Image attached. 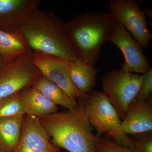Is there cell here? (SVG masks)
I'll use <instances>...</instances> for the list:
<instances>
[{"mask_svg":"<svg viewBox=\"0 0 152 152\" xmlns=\"http://www.w3.org/2000/svg\"><path fill=\"white\" fill-rule=\"evenodd\" d=\"M42 76L29 51L0 69V100L32 86Z\"/></svg>","mask_w":152,"mask_h":152,"instance_id":"8992f818","label":"cell"},{"mask_svg":"<svg viewBox=\"0 0 152 152\" xmlns=\"http://www.w3.org/2000/svg\"><path fill=\"white\" fill-rule=\"evenodd\" d=\"M117 23L110 12L87 11L66 23L78 58L94 66Z\"/></svg>","mask_w":152,"mask_h":152,"instance_id":"3957f363","label":"cell"},{"mask_svg":"<svg viewBox=\"0 0 152 152\" xmlns=\"http://www.w3.org/2000/svg\"><path fill=\"white\" fill-rule=\"evenodd\" d=\"M143 80L134 100L146 101L152 98V69L145 73Z\"/></svg>","mask_w":152,"mask_h":152,"instance_id":"44dd1931","label":"cell"},{"mask_svg":"<svg viewBox=\"0 0 152 152\" xmlns=\"http://www.w3.org/2000/svg\"><path fill=\"white\" fill-rule=\"evenodd\" d=\"M90 124L96 131V135L105 134L121 146L135 150L130 137L122 129V121L115 109L103 92L93 91L80 99Z\"/></svg>","mask_w":152,"mask_h":152,"instance_id":"277c9868","label":"cell"},{"mask_svg":"<svg viewBox=\"0 0 152 152\" xmlns=\"http://www.w3.org/2000/svg\"><path fill=\"white\" fill-rule=\"evenodd\" d=\"M137 152H152V132L139 134L130 137Z\"/></svg>","mask_w":152,"mask_h":152,"instance_id":"ffe728a7","label":"cell"},{"mask_svg":"<svg viewBox=\"0 0 152 152\" xmlns=\"http://www.w3.org/2000/svg\"><path fill=\"white\" fill-rule=\"evenodd\" d=\"M41 3V0H0V30L20 31L30 14Z\"/></svg>","mask_w":152,"mask_h":152,"instance_id":"8fae6325","label":"cell"},{"mask_svg":"<svg viewBox=\"0 0 152 152\" xmlns=\"http://www.w3.org/2000/svg\"><path fill=\"white\" fill-rule=\"evenodd\" d=\"M144 75L127 72L120 68L106 72L103 76V92L113 106L121 120L124 118L128 107L141 86Z\"/></svg>","mask_w":152,"mask_h":152,"instance_id":"5b68a950","label":"cell"},{"mask_svg":"<svg viewBox=\"0 0 152 152\" xmlns=\"http://www.w3.org/2000/svg\"><path fill=\"white\" fill-rule=\"evenodd\" d=\"M97 74V69L94 66L80 59L71 64L69 75L71 80L84 97L94 88Z\"/></svg>","mask_w":152,"mask_h":152,"instance_id":"5bb4252c","label":"cell"},{"mask_svg":"<svg viewBox=\"0 0 152 152\" xmlns=\"http://www.w3.org/2000/svg\"><path fill=\"white\" fill-rule=\"evenodd\" d=\"M32 87L55 104L62 106L67 110L74 111L78 107L79 102L44 76L40 78Z\"/></svg>","mask_w":152,"mask_h":152,"instance_id":"9a60e30c","label":"cell"},{"mask_svg":"<svg viewBox=\"0 0 152 152\" xmlns=\"http://www.w3.org/2000/svg\"><path fill=\"white\" fill-rule=\"evenodd\" d=\"M30 50L20 31L10 33L0 30V55L11 62Z\"/></svg>","mask_w":152,"mask_h":152,"instance_id":"2e32d148","label":"cell"},{"mask_svg":"<svg viewBox=\"0 0 152 152\" xmlns=\"http://www.w3.org/2000/svg\"><path fill=\"white\" fill-rule=\"evenodd\" d=\"M20 31L33 53L70 64L78 58L66 23L53 13L37 8Z\"/></svg>","mask_w":152,"mask_h":152,"instance_id":"6da1fadb","label":"cell"},{"mask_svg":"<svg viewBox=\"0 0 152 152\" xmlns=\"http://www.w3.org/2000/svg\"><path fill=\"white\" fill-rule=\"evenodd\" d=\"M53 145L40 122L39 118L25 115L21 134L11 152H60Z\"/></svg>","mask_w":152,"mask_h":152,"instance_id":"30bf717a","label":"cell"},{"mask_svg":"<svg viewBox=\"0 0 152 152\" xmlns=\"http://www.w3.org/2000/svg\"><path fill=\"white\" fill-rule=\"evenodd\" d=\"M20 93L0 100V119L25 116Z\"/></svg>","mask_w":152,"mask_h":152,"instance_id":"ac0fdd59","label":"cell"},{"mask_svg":"<svg viewBox=\"0 0 152 152\" xmlns=\"http://www.w3.org/2000/svg\"><path fill=\"white\" fill-rule=\"evenodd\" d=\"M7 64V63L6 62L4 59L3 58V57L0 55V69H1L3 67L6 65Z\"/></svg>","mask_w":152,"mask_h":152,"instance_id":"603a6c76","label":"cell"},{"mask_svg":"<svg viewBox=\"0 0 152 152\" xmlns=\"http://www.w3.org/2000/svg\"><path fill=\"white\" fill-rule=\"evenodd\" d=\"M77 109L56 112L39 118L40 122L53 145L69 152H98L97 136L93 133L79 100Z\"/></svg>","mask_w":152,"mask_h":152,"instance_id":"7a4b0ae2","label":"cell"},{"mask_svg":"<svg viewBox=\"0 0 152 152\" xmlns=\"http://www.w3.org/2000/svg\"><path fill=\"white\" fill-rule=\"evenodd\" d=\"M24 116L0 119V152H11L21 134Z\"/></svg>","mask_w":152,"mask_h":152,"instance_id":"e0dca14e","label":"cell"},{"mask_svg":"<svg viewBox=\"0 0 152 152\" xmlns=\"http://www.w3.org/2000/svg\"><path fill=\"white\" fill-rule=\"evenodd\" d=\"M33 59L42 75L62 89L71 98L75 100L85 98L71 80L70 63L35 53H33Z\"/></svg>","mask_w":152,"mask_h":152,"instance_id":"9c48e42d","label":"cell"},{"mask_svg":"<svg viewBox=\"0 0 152 152\" xmlns=\"http://www.w3.org/2000/svg\"><path fill=\"white\" fill-rule=\"evenodd\" d=\"M121 126L127 135L152 132V98L146 101L134 100L122 120Z\"/></svg>","mask_w":152,"mask_h":152,"instance_id":"7c38bea8","label":"cell"},{"mask_svg":"<svg viewBox=\"0 0 152 152\" xmlns=\"http://www.w3.org/2000/svg\"><path fill=\"white\" fill-rule=\"evenodd\" d=\"M145 14L148 17L150 23L151 22V24L152 25V8L145 9Z\"/></svg>","mask_w":152,"mask_h":152,"instance_id":"7402d4cb","label":"cell"},{"mask_svg":"<svg viewBox=\"0 0 152 152\" xmlns=\"http://www.w3.org/2000/svg\"><path fill=\"white\" fill-rule=\"evenodd\" d=\"M20 98L25 114L40 118L56 113L58 107L32 87L20 92Z\"/></svg>","mask_w":152,"mask_h":152,"instance_id":"4fadbf2b","label":"cell"},{"mask_svg":"<svg viewBox=\"0 0 152 152\" xmlns=\"http://www.w3.org/2000/svg\"><path fill=\"white\" fill-rule=\"evenodd\" d=\"M109 41L115 44L122 53L124 63L122 64L121 69L123 71L143 75L152 69L142 47L123 26L117 22Z\"/></svg>","mask_w":152,"mask_h":152,"instance_id":"ba28073f","label":"cell"},{"mask_svg":"<svg viewBox=\"0 0 152 152\" xmlns=\"http://www.w3.org/2000/svg\"><path fill=\"white\" fill-rule=\"evenodd\" d=\"M96 148L98 152H137L135 150L121 146L107 137H98Z\"/></svg>","mask_w":152,"mask_h":152,"instance_id":"d6986e66","label":"cell"},{"mask_svg":"<svg viewBox=\"0 0 152 152\" xmlns=\"http://www.w3.org/2000/svg\"><path fill=\"white\" fill-rule=\"evenodd\" d=\"M110 12L145 50L148 48L152 34L148 27L145 12L135 0H111Z\"/></svg>","mask_w":152,"mask_h":152,"instance_id":"52a82bcc","label":"cell"}]
</instances>
